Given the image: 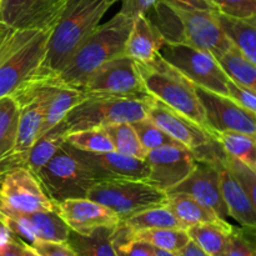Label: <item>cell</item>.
Returning a JSON list of instances; mask_svg holds the SVG:
<instances>
[{
    "label": "cell",
    "instance_id": "obj_1",
    "mask_svg": "<svg viewBox=\"0 0 256 256\" xmlns=\"http://www.w3.org/2000/svg\"><path fill=\"white\" fill-rule=\"evenodd\" d=\"M119 0H65L52 29L45 58L34 79L54 78L66 66L85 39L100 25L105 12Z\"/></svg>",
    "mask_w": 256,
    "mask_h": 256
},
{
    "label": "cell",
    "instance_id": "obj_2",
    "mask_svg": "<svg viewBox=\"0 0 256 256\" xmlns=\"http://www.w3.org/2000/svg\"><path fill=\"white\" fill-rule=\"evenodd\" d=\"M134 20L122 12L99 25L74 52L66 66L52 78L62 85L82 89L90 75L102 64L125 55V44Z\"/></svg>",
    "mask_w": 256,
    "mask_h": 256
},
{
    "label": "cell",
    "instance_id": "obj_3",
    "mask_svg": "<svg viewBox=\"0 0 256 256\" xmlns=\"http://www.w3.org/2000/svg\"><path fill=\"white\" fill-rule=\"evenodd\" d=\"M52 30L10 29L0 44V99L34 79L46 52Z\"/></svg>",
    "mask_w": 256,
    "mask_h": 256
},
{
    "label": "cell",
    "instance_id": "obj_4",
    "mask_svg": "<svg viewBox=\"0 0 256 256\" xmlns=\"http://www.w3.org/2000/svg\"><path fill=\"white\" fill-rule=\"evenodd\" d=\"M135 62L140 80L152 98L210 132L204 109L198 98L196 86L189 79L160 55L150 62Z\"/></svg>",
    "mask_w": 256,
    "mask_h": 256
},
{
    "label": "cell",
    "instance_id": "obj_5",
    "mask_svg": "<svg viewBox=\"0 0 256 256\" xmlns=\"http://www.w3.org/2000/svg\"><path fill=\"white\" fill-rule=\"evenodd\" d=\"M152 98L144 100L112 95H86L68 112L58 126L68 135L79 130L122 122L132 124L146 118Z\"/></svg>",
    "mask_w": 256,
    "mask_h": 256
},
{
    "label": "cell",
    "instance_id": "obj_6",
    "mask_svg": "<svg viewBox=\"0 0 256 256\" xmlns=\"http://www.w3.org/2000/svg\"><path fill=\"white\" fill-rule=\"evenodd\" d=\"M36 178L54 202L86 198L89 190L99 182L96 175L70 152L65 142Z\"/></svg>",
    "mask_w": 256,
    "mask_h": 256
},
{
    "label": "cell",
    "instance_id": "obj_7",
    "mask_svg": "<svg viewBox=\"0 0 256 256\" xmlns=\"http://www.w3.org/2000/svg\"><path fill=\"white\" fill-rule=\"evenodd\" d=\"M86 198L106 206L124 222L142 210L164 205L168 194L144 180L112 179L96 182Z\"/></svg>",
    "mask_w": 256,
    "mask_h": 256
},
{
    "label": "cell",
    "instance_id": "obj_8",
    "mask_svg": "<svg viewBox=\"0 0 256 256\" xmlns=\"http://www.w3.org/2000/svg\"><path fill=\"white\" fill-rule=\"evenodd\" d=\"M159 55L179 70L195 86L228 96L229 76L212 55L188 44H172L164 42Z\"/></svg>",
    "mask_w": 256,
    "mask_h": 256
},
{
    "label": "cell",
    "instance_id": "obj_9",
    "mask_svg": "<svg viewBox=\"0 0 256 256\" xmlns=\"http://www.w3.org/2000/svg\"><path fill=\"white\" fill-rule=\"evenodd\" d=\"M80 90L86 95H112L144 100L152 98L140 80L136 62L126 55L102 64L90 75Z\"/></svg>",
    "mask_w": 256,
    "mask_h": 256
},
{
    "label": "cell",
    "instance_id": "obj_10",
    "mask_svg": "<svg viewBox=\"0 0 256 256\" xmlns=\"http://www.w3.org/2000/svg\"><path fill=\"white\" fill-rule=\"evenodd\" d=\"M0 206L19 212H52L55 202L34 172L18 166L0 174Z\"/></svg>",
    "mask_w": 256,
    "mask_h": 256
},
{
    "label": "cell",
    "instance_id": "obj_11",
    "mask_svg": "<svg viewBox=\"0 0 256 256\" xmlns=\"http://www.w3.org/2000/svg\"><path fill=\"white\" fill-rule=\"evenodd\" d=\"M148 184L168 192L186 179L196 166L194 152L182 145H165L148 152Z\"/></svg>",
    "mask_w": 256,
    "mask_h": 256
},
{
    "label": "cell",
    "instance_id": "obj_12",
    "mask_svg": "<svg viewBox=\"0 0 256 256\" xmlns=\"http://www.w3.org/2000/svg\"><path fill=\"white\" fill-rule=\"evenodd\" d=\"M210 132H239L256 135V114L229 96L196 86Z\"/></svg>",
    "mask_w": 256,
    "mask_h": 256
},
{
    "label": "cell",
    "instance_id": "obj_13",
    "mask_svg": "<svg viewBox=\"0 0 256 256\" xmlns=\"http://www.w3.org/2000/svg\"><path fill=\"white\" fill-rule=\"evenodd\" d=\"M65 0H2L0 22L14 30H52Z\"/></svg>",
    "mask_w": 256,
    "mask_h": 256
},
{
    "label": "cell",
    "instance_id": "obj_14",
    "mask_svg": "<svg viewBox=\"0 0 256 256\" xmlns=\"http://www.w3.org/2000/svg\"><path fill=\"white\" fill-rule=\"evenodd\" d=\"M176 10L184 24L188 45L212 55L216 60L234 46L218 20V12L179 8Z\"/></svg>",
    "mask_w": 256,
    "mask_h": 256
},
{
    "label": "cell",
    "instance_id": "obj_15",
    "mask_svg": "<svg viewBox=\"0 0 256 256\" xmlns=\"http://www.w3.org/2000/svg\"><path fill=\"white\" fill-rule=\"evenodd\" d=\"M66 146L82 164L86 165L96 175L99 182L112 179L145 180L149 174V166L144 159L122 155L115 150L89 152L75 149L69 144H66Z\"/></svg>",
    "mask_w": 256,
    "mask_h": 256
},
{
    "label": "cell",
    "instance_id": "obj_16",
    "mask_svg": "<svg viewBox=\"0 0 256 256\" xmlns=\"http://www.w3.org/2000/svg\"><path fill=\"white\" fill-rule=\"evenodd\" d=\"M146 118L158 125L162 132H166L170 138H172L175 142L190 150L206 144L214 138L212 132L155 98H152L150 100Z\"/></svg>",
    "mask_w": 256,
    "mask_h": 256
},
{
    "label": "cell",
    "instance_id": "obj_17",
    "mask_svg": "<svg viewBox=\"0 0 256 256\" xmlns=\"http://www.w3.org/2000/svg\"><path fill=\"white\" fill-rule=\"evenodd\" d=\"M55 210L72 232L82 235L92 234L100 228H116L120 224L114 212L88 198L55 202Z\"/></svg>",
    "mask_w": 256,
    "mask_h": 256
},
{
    "label": "cell",
    "instance_id": "obj_18",
    "mask_svg": "<svg viewBox=\"0 0 256 256\" xmlns=\"http://www.w3.org/2000/svg\"><path fill=\"white\" fill-rule=\"evenodd\" d=\"M172 192H182L189 195L198 200L200 204L212 210L222 219L226 220V218H229V212L220 189L219 169L215 165L196 162V166L192 174L179 185L169 190L166 194Z\"/></svg>",
    "mask_w": 256,
    "mask_h": 256
},
{
    "label": "cell",
    "instance_id": "obj_19",
    "mask_svg": "<svg viewBox=\"0 0 256 256\" xmlns=\"http://www.w3.org/2000/svg\"><path fill=\"white\" fill-rule=\"evenodd\" d=\"M218 169L220 175V189L229 216L236 220L240 226L256 228V209L242 182L228 166V162L219 165Z\"/></svg>",
    "mask_w": 256,
    "mask_h": 256
},
{
    "label": "cell",
    "instance_id": "obj_20",
    "mask_svg": "<svg viewBox=\"0 0 256 256\" xmlns=\"http://www.w3.org/2000/svg\"><path fill=\"white\" fill-rule=\"evenodd\" d=\"M164 40L145 15H139L132 22L126 44L125 55L139 62H146L159 55Z\"/></svg>",
    "mask_w": 256,
    "mask_h": 256
},
{
    "label": "cell",
    "instance_id": "obj_21",
    "mask_svg": "<svg viewBox=\"0 0 256 256\" xmlns=\"http://www.w3.org/2000/svg\"><path fill=\"white\" fill-rule=\"evenodd\" d=\"M46 80L49 82V90H48L45 116L40 135L45 134L55 125L59 124L66 116L68 112L86 96L82 90L76 88L62 85L52 78Z\"/></svg>",
    "mask_w": 256,
    "mask_h": 256
},
{
    "label": "cell",
    "instance_id": "obj_22",
    "mask_svg": "<svg viewBox=\"0 0 256 256\" xmlns=\"http://www.w3.org/2000/svg\"><path fill=\"white\" fill-rule=\"evenodd\" d=\"M234 225L226 220L218 222H204L188 228L190 240L210 256H224L232 236Z\"/></svg>",
    "mask_w": 256,
    "mask_h": 256
},
{
    "label": "cell",
    "instance_id": "obj_23",
    "mask_svg": "<svg viewBox=\"0 0 256 256\" xmlns=\"http://www.w3.org/2000/svg\"><path fill=\"white\" fill-rule=\"evenodd\" d=\"M115 234L120 238L130 240H138L150 244L156 249L166 250V252H178L190 242V236L185 229H144L138 232H126L118 225Z\"/></svg>",
    "mask_w": 256,
    "mask_h": 256
},
{
    "label": "cell",
    "instance_id": "obj_24",
    "mask_svg": "<svg viewBox=\"0 0 256 256\" xmlns=\"http://www.w3.org/2000/svg\"><path fill=\"white\" fill-rule=\"evenodd\" d=\"M144 15L149 19L164 42L172 44H186L184 24L176 8L160 0Z\"/></svg>",
    "mask_w": 256,
    "mask_h": 256
},
{
    "label": "cell",
    "instance_id": "obj_25",
    "mask_svg": "<svg viewBox=\"0 0 256 256\" xmlns=\"http://www.w3.org/2000/svg\"><path fill=\"white\" fill-rule=\"evenodd\" d=\"M165 206L188 228L204 222H222V218L218 216L212 210L200 204L194 198L182 192H172L168 194Z\"/></svg>",
    "mask_w": 256,
    "mask_h": 256
},
{
    "label": "cell",
    "instance_id": "obj_26",
    "mask_svg": "<svg viewBox=\"0 0 256 256\" xmlns=\"http://www.w3.org/2000/svg\"><path fill=\"white\" fill-rule=\"evenodd\" d=\"M116 228H100L89 235L70 232L68 242L78 256H118L114 236Z\"/></svg>",
    "mask_w": 256,
    "mask_h": 256
},
{
    "label": "cell",
    "instance_id": "obj_27",
    "mask_svg": "<svg viewBox=\"0 0 256 256\" xmlns=\"http://www.w3.org/2000/svg\"><path fill=\"white\" fill-rule=\"evenodd\" d=\"M65 139L66 134L58 125H55L45 134L40 135L28 152L24 160V166L36 175L64 145Z\"/></svg>",
    "mask_w": 256,
    "mask_h": 256
},
{
    "label": "cell",
    "instance_id": "obj_28",
    "mask_svg": "<svg viewBox=\"0 0 256 256\" xmlns=\"http://www.w3.org/2000/svg\"><path fill=\"white\" fill-rule=\"evenodd\" d=\"M216 16L234 46L256 65V22L252 20L234 19L220 12H216Z\"/></svg>",
    "mask_w": 256,
    "mask_h": 256
},
{
    "label": "cell",
    "instance_id": "obj_29",
    "mask_svg": "<svg viewBox=\"0 0 256 256\" xmlns=\"http://www.w3.org/2000/svg\"><path fill=\"white\" fill-rule=\"evenodd\" d=\"M25 220L34 232L38 240L65 242L69 239L72 230L69 229L64 220L60 218L56 210L52 212H22Z\"/></svg>",
    "mask_w": 256,
    "mask_h": 256
},
{
    "label": "cell",
    "instance_id": "obj_30",
    "mask_svg": "<svg viewBox=\"0 0 256 256\" xmlns=\"http://www.w3.org/2000/svg\"><path fill=\"white\" fill-rule=\"evenodd\" d=\"M120 226L126 232L160 229V228L186 230V226L165 205H159V206L142 210V212L128 218L124 222H120Z\"/></svg>",
    "mask_w": 256,
    "mask_h": 256
},
{
    "label": "cell",
    "instance_id": "obj_31",
    "mask_svg": "<svg viewBox=\"0 0 256 256\" xmlns=\"http://www.w3.org/2000/svg\"><path fill=\"white\" fill-rule=\"evenodd\" d=\"M20 106L12 96L0 99V165L12 155L16 142Z\"/></svg>",
    "mask_w": 256,
    "mask_h": 256
},
{
    "label": "cell",
    "instance_id": "obj_32",
    "mask_svg": "<svg viewBox=\"0 0 256 256\" xmlns=\"http://www.w3.org/2000/svg\"><path fill=\"white\" fill-rule=\"evenodd\" d=\"M212 135L219 142L226 155L240 160L249 166H254L256 162V135L239 132H214Z\"/></svg>",
    "mask_w": 256,
    "mask_h": 256
},
{
    "label": "cell",
    "instance_id": "obj_33",
    "mask_svg": "<svg viewBox=\"0 0 256 256\" xmlns=\"http://www.w3.org/2000/svg\"><path fill=\"white\" fill-rule=\"evenodd\" d=\"M218 62L232 82L256 92V65L246 59L236 46H232Z\"/></svg>",
    "mask_w": 256,
    "mask_h": 256
},
{
    "label": "cell",
    "instance_id": "obj_34",
    "mask_svg": "<svg viewBox=\"0 0 256 256\" xmlns=\"http://www.w3.org/2000/svg\"><path fill=\"white\" fill-rule=\"evenodd\" d=\"M102 129L112 140L115 152L122 155H128V156L145 159L148 152L140 142L139 136H138L132 124L122 122V124L108 125Z\"/></svg>",
    "mask_w": 256,
    "mask_h": 256
},
{
    "label": "cell",
    "instance_id": "obj_35",
    "mask_svg": "<svg viewBox=\"0 0 256 256\" xmlns=\"http://www.w3.org/2000/svg\"><path fill=\"white\" fill-rule=\"evenodd\" d=\"M65 142L70 146L82 152H114V146L102 128L79 130L66 135Z\"/></svg>",
    "mask_w": 256,
    "mask_h": 256
},
{
    "label": "cell",
    "instance_id": "obj_36",
    "mask_svg": "<svg viewBox=\"0 0 256 256\" xmlns=\"http://www.w3.org/2000/svg\"><path fill=\"white\" fill-rule=\"evenodd\" d=\"M132 126H134L140 142L146 152L165 146V145H182L175 142L172 138H170L166 132H162L158 125H155L148 118L132 122Z\"/></svg>",
    "mask_w": 256,
    "mask_h": 256
},
{
    "label": "cell",
    "instance_id": "obj_37",
    "mask_svg": "<svg viewBox=\"0 0 256 256\" xmlns=\"http://www.w3.org/2000/svg\"><path fill=\"white\" fill-rule=\"evenodd\" d=\"M224 256H256V228L234 226Z\"/></svg>",
    "mask_w": 256,
    "mask_h": 256
},
{
    "label": "cell",
    "instance_id": "obj_38",
    "mask_svg": "<svg viewBox=\"0 0 256 256\" xmlns=\"http://www.w3.org/2000/svg\"><path fill=\"white\" fill-rule=\"evenodd\" d=\"M216 12L240 20L256 19V0H212Z\"/></svg>",
    "mask_w": 256,
    "mask_h": 256
},
{
    "label": "cell",
    "instance_id": "obj_39",
    "mask_svg": "<svg viewBox=\"0 0 256 256\" xmlns=\"http://www.w3.org/2000/svg\"><path fill=\"white\" fill-rule=\"evenodd\" d=\"M228 166L230 168L235 176L242 182V188L249 195L250 200L256 209V172L249 165L244 164L240 160L228 158Z\"/></svg>",
    "mask_w": 256,
    "mask_h": 256
},
{
    "label": "cell",
    "instance_id": "obj_40",
    "mask_svg": "<svg viewBox=\"0 0 256 256\" xmlns=\"http://www.w3.org/2000/svg\"><path fill=\"white\" fill-rule=\"evenodd\" d=\"M114 244L118 256H155L154 246L148 242L124 239L115 234Z\"/></svg>",
    "mask_w": 256,
    "mask_h": 256
},
{
    "label": "cell",
    "instance_id": "obj_41",
    "mask_svg": "<svg viewBox=\"0 0 256 256\" xmlns=\"http://www.w3.org/2000/svg\"><path fill=\"white\" fill-rule=\"evenodd\" d=\"M228 96L245 109L256 114V92L245 88L238 82H232L229 78L228 80Z\"/></svg>",
    "mask_w": 256,
    "mask_h": 256
},
{
    "label": "cell",
    "instance_id": "obj_42",
    "mask_svg": "<svg viewBox=\"0 0 256 256\" xmlns=\"http://www.w3.org/2000/svg\"><path fill=\"white\" fill-rule=\"evenodd\" d=\"M30 246L40 256H78L76 252L68 242H48L36 240Z\"/></svg>",
    "mask_w": 256,
    "mask_h": 256
},
{
    "label": "cell",
    "instance_id": "obj_43",
    "mask_svg": "<svg viewBox=\"0 0 256 256\" xmlns=\"http://www.w3.org/2000/svg\"><path fill=\"white\" fill-rule=\"evenodd\" d=\"M159 2L160 0H122L120 12L134 20L139 15H144L150 8Z\"/></svg>",
    "mask_w": 256,
    "mask_h": 256
},
{
    "label": "cell",
    "instance_id": "obj_44",
    "mask_svg": "<svg viewBox=\"0 0 256 256\" xmlns=\"http://www.w3.org/2000/svg\"><path fill=\"white\" fill-rule=\"evenodd\" d=\"M172 6L188 10H209L216 12V8L212 0H162Z\"/></svg>",
    "mask_w": 256,
    "mask_h": 256
},
{
    "label": "cell",
    "instance_id": "obj_45",
    "mask_svg": "<svg viewBox=\"0 0 256 256\" xmlns=\"http://www.w3.org/2000/svg\"><path fill=\"white\" fill-rule=\"evenodd\" d=\"M24 242L18 236L12 238L10 242L0 248V256H22Z\"/></svg>",
    "mask_w": 256,
    "mask_h": 256
},
{
    "label": "cell",
    "instance_id": "obj_46",
    "mask_svg": "<svg viewBox=\"0 0 256 256\" xmlns=\"http://www.w3.org/2000/svg\"><path fill=\"white\" fill-rule=\"evenodd\" d=\"M176 254L178 256H210L209 254H206L204 250L200 249V248L194 242H192V240H190L180 252H178Z\"/></svg>",
    "mask_w": 256,
    "mask_h": 256
},
{
    "label": "cell",
    "instance_id": "obj_47",
    "mask_svg": "<svg viewBox=\"0 0 256 256\" xmlns=\"http://www.w3.org/2000/svg\"><path fill=\"white\" fill-rule=\"evenodd\" d=\"M14 236L15 235L10 232L9 228L5 224L4 219H2V214H0V248L6 244L8 242H10Z\"/></svg>",
    "mask_w": 256,
    "mask_h": 256
},
{
    "label": "cell",
    "instance_id": "obj_48",
    "mask_svg": "<svg viewBox=\"0 0 256 256\" xmlns=\"http://www.w3.org/2000/svg\"><path fill=\"white\" fill-rule=\"evenodd\" d=\"M22 256H40V255L38 254V252H35V250L32 249V248L30 246L29 244L24 242V250H22Z\"/></svg>",
    "mask_w": 256,
    "mask_h": 256
},
{
    "label": "cell",
    "instance_id": "obj_49",
    "mask_svg": "<svg viewBox=\"0 0 256 256\" xmlns=\"http://www.w3.org/2000/svg\"><path fill=\"white\" fill-rule=\"evenodd\" d=\"M154 252H155V256H178L176 252H166V250L156 249V248H154Z\"/></svg>",
    "mask_w": 256,
    "mask_h": 256
},
{
    "label": "cell",
    "instance_id": "obj_50",
    "mask_svg": "<svg viewBox=\"0 0 256 256\" xmlns=\"http://www.w3.org/2000/svg\"><path fill=\"white\" fill-rule=\"evenodd\" d=\"M9 32H10V28L5 26L4 24H2V22H0V44H2V42L4 40V38L6 36V34Z\"/></svg>",
    "mask_w": 256,
    "mask_h": 256
},
{
    "label": "cell",
    "instance_id": "obj_51",
    "mask_svg": "<svg viewBox=\"0 0 256 256\" xmlns=\"http://www.w3.org/2000/svg\"><path fill=\"white\" fill-rule=\"evenodd\" d=\"M252 169H254V170H255V172H256V162H255V164H254V166H252Z\"/></svg>",
    "mask_w": 256,
    "mask_h": 256
},
{
    "label": "cell",
    "instance_id": "obj_52",
    "mask_svg": "<svg viewBox=\"0 0 256 256\" xmlns=\"http://www.w3.org/2000/svg\"><path fill=\"white\" fill-rule=\"evenodd\" d=\"M252 22H256V19H252Z\"/></svg>",
    "mask_w": 256,
    "mask_h": 256
},
{
    "label": "cell",
    "instance_id": "obj_53",
    "mask_svg": "<svg viewBox=\"0 0 256 256\" xmlns=\"http://www.w3.org/2000/svg\"><path fill=\"white\" fill-rule=\"evenodd\" d=\"M0 5H2V0H0Z\"/></svg>",
    "mask_w": 256,
    "mask_h": 256
}]
</instances>
